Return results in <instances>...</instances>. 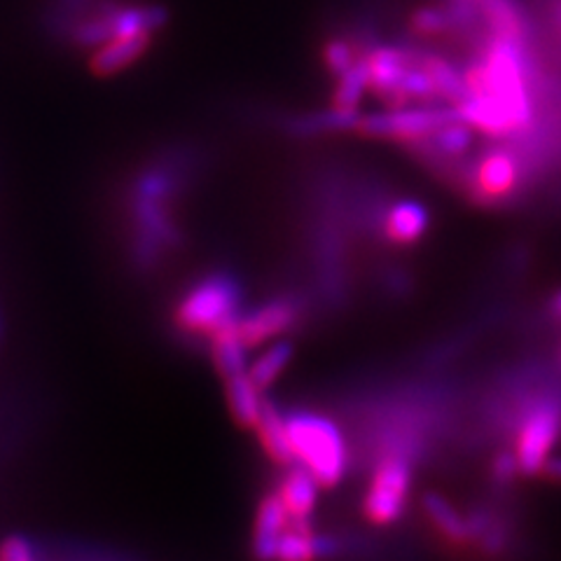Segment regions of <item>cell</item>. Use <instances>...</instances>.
<instances>
[{
    "instance_id": "obj_1",
    "label": "cell",
    "mask_w": 561,
    "mask_h": 561,
    "mask_svg": "<svg viewBox=\"0 0 561 561\" xmlns=\"http://www.w3.org/2000/svg\"><path fill=\"white\" fill-rule=\"evenodd\" d=\"M286 428L295 461L321 486H337L348 468V449L335 421L311 410H293L286 412Z\"/></svg>"
},
{
    "instance_id": "obj_2",
    "label": "cell",
    "mask_w": 561,
    "mask_h": 561,
    "mask_svg": "<svg viewBox=\"0 0 561 561\" xmlns=\"http://www.w3.org/2000/svg\"><path fill=\"white\" fill-rule=\"evenodd\" d=\"M241 284L225 272L208 274L187 288L181 302L173 309V323L185 335L210 337L214 332L232 323L241 313Z\"/></svg>"
},
{
    "instance_id": "obj_3",
    "label": "cell",
    "mask_w": 561,
    "mask_h": 561,
    "mask_svg": "<svg viewBox=\"0 0 561 561\" xmlns=\"http://www.w3.org/2000/svg\"><path fill=\"white\" fill-rule=\"evenodd\" d=\"M412 489V463L400 454L383 456L375 468L370 486L363 496V515L367 522L386 526L396 524L408 511Z\"/></svg>"
},
{
    "instance_id": "obj_4",
    "label": "cell",
    "mask_w": 561,
    "mask_h": 561,
    "mask_svg": "<svg viewBox=\"0 0 561 561\" xmlns=\"http://www.w3.org/2000/svg\"><path fill=\"white\" fill-rule=\"evenodd\" d=\"M561 437V402L540 400L524 414L522 426L517 431L515 456L519 472L526 478L540 476L542 468L550 461V454Z\"/></svg>"
},
{
    "instance_id": "obj_5",
    "label": "cell",
    "mask_w": 561,
    "mask_h": 561,
    "mask_svg": "<svg viewBox=\"0 0 561 561\" xmlns=\"http://www.w3.org/2000/svg\"><path fill=\"white\" fill-rule=\"evenodd\" d=\"M454 119H461L456 105L454 108H396L391 113L358 117V125L354 131H360L363 136L389 138L414 146Z\"/></svg>"
},
{
    "instance_id": "obj_6",
    "label": "cell",
    "mask_w": 561,
    "mask_h": 561,
    "mask_svg": "<svg viewBox=\"0 0 561 561\" xmlns=\"http://www.w3.org/2000/svg\"><path fill=\"white\" fill-rule=\"evenodd\" d=\"M300 321V302L295 297H274L251 311H241L234 321L239 337L249 348L267 344L274 337L286 335Z\"/></svg>"
},
{
    "instance_id": "obj_7",
    "label": "cell",
    "mask_w": 561,
    "mask_h": 561,
    "mask_svg": "<svg viewBox=\"0 0 561 561\" xmlns=\"http://www.w3.org/2000/svg\"><path fill=\"white\" fill-rule=\"evenodd\" d=\"M519 162L513 152H486L472 173V190L482 202H501L517 187Z\"/></svg>"
},
{
    "instance_id": "obj_8",
    "label": "cell",
    "mask_w": 561,
    "mask_h": 561,
    "mask_svg": "<svg viewBox=\"0 0 561 561\" xmlns=\"http://www.w3.org/2000/svg\"><path fill=\"white\" fill-rule=\"evenodd\" d=\"M290 526V515L280 501L278 491L265 494L257 505L255 524H253V557L255 561H276L278 540Z\"/></svg>"
},
{
    "instance_id": "obj_9",
    "label": "cell",
    "mask_w": 561,
    "mask_h": 561,
    "mask_svg": "<svg viewBox=\"0 0 561 561\" xmlns=\"http://www.w3.org/2000/svg\"><path fill=\"white\" fill-rule=\"evenodd\" d=\"M410 61L412 51L398 47H377L365 59L367 73H370V90L389 99L396 108H400V82L408 73Z\"/></svg>"
},
{
    "instance_id": "obj_10",
    "label": "cell",
    "mask_w": 561,
    "mask_h": 561,
    "mask_svg": "<svg viewBox=\"0 0 561 561\" xmlns=\"http://www.w3.org/2000/svg\"><path fill=\"white\" fill-rule=\"evenodd\" d=\"M152 45V33H138L125 35V38H115L111 43L101 45L90 57V70L96 78H111L127 70L146 55Z\"/></svg>"
},
{
    "instance_id": "obj_11",
    "label": "cell",
    "mask_w": 561,
    "mask_h": 561,
    "mask_svg": "<svg viewBox=\"0 0 561 561\" xmlns=\"http://www.w3.org/2000/svg\"><path fill=\"white\" fill-rule=\"evenodd\" d=\"M319 482L311 476V472L295 463L286 468V476L280 478L278 484V496L284 501L286 511L290 515V522H311L316 503H319Z\"/></svg>"
},
{
    "instance_id": "obj_12",
    "label": "cell",
    "mask_w": 561,
    "mask_h": 561,
    "mask_svg": "<svg viewBox=\"0 0 561 561\" xmlns=\"http://www.w3.org/2000/svg\"><path fill=\"white\" fill-rule=\"evenodd\" d=\"M257 440L265 449L270 459L280 466V468H290L295 466V454L290 447V437L286 428V412H280L272 400L265 398V405H262V414L255 426Z\"/></svg>"
},
{
    "instance_id": "obj_13",
    "label": "cell",
    "mask_w": 561,
    "mask_h": 561,
    "mask_svg": "<svg viewBox=\"0 0 561 561\" xmlns=\"http://www.w3.org/2000/svg\"><path fill=\"white\" fill-rule=\"evenodd\" d=\"M428 222H431V214L424 204L414 199H402L393 204L389 208V214H386L383 234L386 239L400 245L414 243L426 234Z\"/></svg>"
},
{
    "instance_id": "obj_14",
    "label": "cell",
    "mask_w": 561,
    "mask_h": 561,
    "mask_svg": "<svg viewBox=\"0 0 561 561\" xmlns=\"http://www.w3.org/2000/svg\"><path fill=\"white\" fill-rule=\"evenodd\" d=\"M260 393L262 391L249 377V373H241V375L225 379L227 410H230L232 419L237 421V426L255 431L260 414H262V405H265V398H262Z\"/></svg>"
},
{
    "instance_id": "obj_15",
    "label": "cell",
    "mask_w": 561,
    "mask_h": 561,
    "mask_svg": "<svg viewBox=\"0 0 561 561\" xmlns=\"http://www.w3.org/2000/svg\"><path fill=\"white\" fill-rule=\"evenodd\" d=\"M237 321V319H234ZM234 321L220 328L210 335V360H214L216 373L222 379H230L234 375L249 373V346L243 344L239 332L234 328Z\"/></svg>"
},
{
    "instance_id": "obj_16",
    "label": "cell",
    "mask_w": 561,
    "mask_h": 561,
    "mask_svg": "<svg viewBox=\"0 0 561 561\" xmlns=\"http://www.w3.org/2000/svg\"><path fill=\"white\" fill-rule=\"evenodd\" d=\"M323 559V536L313 531L311 522H290L278 540L276 561H316Z\"/></svg>"
},
{
    "instance_id": "obj_17",
    "label": "cell",
    "mask_w": 561,
    "mask_h": 561,
    "mask_svg": "<svg viewBox=\"0 0 561 561\" xmlns=\"http://www.w3.org/2000/svg\"><path fill=\"white\" fill-rule=\"evenodd\" d=\"M421 503H424L428 519L433 522L435 529L443 534V538H447L449 542H472L468 517H463L459 511H456L443 494H437V491H426Z\"/></svg>"
},
{
    "instance_id": "obj_18",
    "label": "cell",
    "mask_w": 561,
    "mask_h": 561,
    "mask_svg": "<svg viewBox=\"0 0 561 561\" xmlns=\"http://www.w3.org/2000/svg\"><path fill=\"white\" fill-rule=\"evenodd\" d=\"M358 111H337L330 108L325 113H311V115H302L290 119L286 129L293 136H319L325 131H346V129H356L358 125Z\"/></svg>"
},
{
    "instance_id": "obj_19",
    "label": "cell",
    "mask_w": 561,
    "mask_h": 561,
    "mask_svg": "<svg viewBox=\"0 0 561 561\" xmlns=\"http://www.w3.org/2000/svg\"><path fill=\"white\" fill-rule=\"evenodd\" d=\"M295 354L293 342H276L270 348L262 351V354L249 365V377L255 381L260 391H267L270 386L278 381V377L286 373Z\"/></svg>"
},
{
    "instance_id": "obj_20",
    "label": "cell",
    "mask_w": 561,
    "mask_h": 561,
    "mask_svg": "<svg viewBox=\"0 0 561 561\" xmlns=\"http://www.w3.org/2000/svg\"><path fill=\"white\" fill-rule=\"evenodd\" d=\"M478 3L489 20L494 35L505 41H513L517 45L524 43V35H526L524 20L513 0H478Z\"/></svg>"
},
{
    "instance_id": "obj_21",
    "label": "cell",
    "mask_w": 561,
    "mask_h": 561,
    "mask_svg": "<svg viewBox=\"0 0 561 561\" xmlns=\"http://www.w3.org/2000/svg\"><path fill=\"white\" fill-rule=\"evenodd\" d=\"M416 61L426 68V73L435 84L437 96L449 99V101H461L468 94L463 76L445 59L433 57V55H421L416 57Z\"/></svg>"
},
{
    "instance_id": "obj_22",
    "label": "cell",
    "mask_w": 561,
    "mask_h": 561,
    "mask_svg": "<svg viewBox=\"0 0 561 561\" xmlns=\"http://www.w3.org/2000/svg\"><path fill=\"white\" fill-rule=\"evenodd\" d=\"M370 87V73H367V64L356 61L344 76H340L335 96H332V108L337 111H358V103L363 92Z\"/></svg>"
},
{
    "instance_id": "obj_23",
    "label": "cell",
    "mask_w": 561,
    "mask_h": 561,
    "mask_svg": "<svg viewBox=\"0 0 561 561\" xmlns=\"http://www.w3.org/2000/svg\"><path fill=\"white\" fill-rule=\"evenodd\" d=\"M426 144H431V148L435 152H440L445 157H456L468 150L470 140H472V127L466 125L463 119H454L449 125L437 129L433 136L424 138Z\"/></svg>"
},
{
    "instance_id": "obj_24",
    "label": "cell",
    "mask_w": 561,
    "mask_h": 561,
    "mask_svg": "<svg viewBox=\"0 0 561 561\" xmlns=\"http://www.w3.org/2000/svg\"><path fill=\"white\" fill-rule=\"evenodd\" d=\"M90 5H94V0H51L49 12H47V24L51 33L70 35L73 26L87 12H90L87 10Z\"/></svg>"
},
{
    "instance_id": "obj_25",
    "label": "cell",
    "mask_w": 561,
    "mask_h": 561,
    "mask_svg": "<svg viewBox=\"0 0 561 561\" xmlns=\"http://www.w3.org/2000/svg\"><path fill=\"white\" fill-rule=\"evenodd\" d=\"M323 64L332 76L340 78V76L346 73L351 66L356 64V51H354V47H351V43H346V41H340V38L330 41L323 47Z\"/></svg>"
},
{
    "instance_id": "obj_26",
    "label": "cell",
    "mask_w": 561,
    "mask_h": 561,
    "mask_svg": "<svg viewBox=\"0 0 561 561\" xmlns=\"http://www.w3.org/2000/svg\"><path fill=\"white\" fill-rule=\"evenodd\" d=\"M449 20L445 12L440 10H433V8H421L412 14V31L416 35H437V33H445L449 28Z\"/></svg>"
},
{
    "instance_id": "obj_27",
    "label": "cell",
    "mask_w": 561,
    "mask_h": 561,
    "mask_svg": "<svg viewBox=\"0 0 561 561\" xmlns=\"http://www.w3.org/2000/svg\"><path fill=\"white\" fill-rule=\"evenodd\" d=\"M0 561H35V550L31 540L22 534L8 536L0 542Z\"/></svg>"
},
{
    "instance_id": "obj_28",
    "label": "cell",
    "mask_w": 561,
    "mask_h": 561,
    "mask_svg": "<svg viewBox=\"0 0 561 561\" xmlns=\"http://www.w3.org/2000/svg\"><path fill=\"white\" fill-rule=\"evenodd\" d=\"M491 476L499 484H511L517 476H522L517 456L513 451H499L491 461Z\"/></svg>"
},
{
    "instance_id": "obj_29",
    "label": "cell",
    "mask_w": 561,
    "mask_h": 561,
    "mask_svg": "<svg viewBox=\"0 0 561 561\" xmlns=\"http://www.w3.org/2000/svg\"><path fill=\"white\" fill-rule=\"evenodd\" d=\"M540 476H546L548 480H554V482H561V459H550L546 463V468H542Z\"/></svg>"
},
{
    "instance_id": "obj_30",
    "label": "cell",
    "mask_w": 561,
    "mask_h": 561,
    "mask_svg": "<svg viewBox=\"0 0 561 561\" xmlns=\"http://www.w3.org/2000/svg\"><path fill=\"white\" fill-rule=\"evenodd\" d=\"M550 311L557 319H561V288L550 297Z\"/></svg>"
}]
</instances>
